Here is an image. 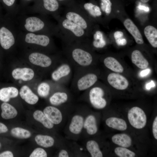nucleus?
<instances>
[{
	"label": "nucleus",
	"instance_id": "f257e3e1",
	"mask_svg": "<svg viewBox=\"0 0 157 157\" xmlns=\"http://www.w3.org/2000/svg\"><path fill=\"white\" fill-rule=\"evenodd\" d=\"M20 15L15 22L20 31L58 37L57 24L51 22L47 16L41 14L27 15L22 13Z\"/></svg>",
	"mask_w": 157,
	"mask_h": 157
},
{
	"label": "nucleus",
	"instance_id": "f03ea898",
	"mask_svg": "<svg viewBox=\"0 0 157 157\" xmlns=\"http://www.w3.org/2000/svg\"><path fill=\"white\" fill-rule=\"evenodd\" d=\"M56 20L58 22L59 30L58 37L66 44L88 40L89 37L86 32L73 22L60 16Z\"/></svg>",
	"mask_w": 157,
	"mask_h": 157
},
{
	"label": "nucleus",
	"instance_id": "7ed1b4c3",
	"mask_svg": "<svg viewBox=\"0 0 157 157\" xmlns=\"http://www.w3.org/2000/svg\"><path fill=\"white\" fill-rule=\"evenodd\" d=\"M126 119L133 132L139 137L147 139L141 134L147 129L148 124V111L138 106H132L126 111H120Z\"/></svg>",
	"mask_w": 157,
	"mask_h": 157
},
{
	"label": "nucleus",
	"instance_id": "20e7f679",
	"mask_svg": "<svg viewBox=\"0 0 157 157\" xmlns=\"http://www.w3.org/2000/svg\"><path fill=\"white\" fill-rule=\"evenodd\" d=\"M110 139L115 145L129 148L144 156L146 154L147 141L126 132H120L111 135Z\"/></svg>",
	"mask_w": 157,
	"mask_h": 157
},
{
	"label": "nucleus",
	"instance_id": "39448f33",
	"mask_svg": "<svg viewBox=\"0 0 157 157\" xmlns=\"http://www.w3.org/2000/svg\"><path fill=\"white\" fill-rule=\"evenodd\" d=\"M63 16L83 28L88 37L92 35L94 28L93 22L80 8L76 0L66 6Z\"/></svg>",
	"mask_w": 157,
	"mask_h": 157
},
{
	"label": "nucleus",
	"instance_id": "423d86ee",
	"mask_svg": "<svg viewBox=\"0 0 157 157\" xmlns=\"http://www.w3.org/2000/svg\"><path fill=\"white\" fill-rule=\"evenodd\" d=\"M88 40L66 44L65 49L66 54L82 66H89L93 61L92 55L88 48Z\"/></svg>",
	"mask_w": 157,
	"mask_h": 157
},
{
	"label": "nucleus",
	"instance_id": "0eeeda50",
	"mask_svg": "<svg viewBox=\"0 0 157 157\" xmlns=\"http://www.w3.org/2000/svg\"><path fill=\"white\" fill-rule=\"evenodd\" d=\"M104 112L103 119L107 128L113 130L126 132L136 135L131 129L126 119L120 111Z\"/></svg>",
	"mask_w": 157,
	"mask_h": 157
},
{
	"label": "nucleus",
	"instance_id": "6e6552de",
	"mask_svg": "<svg viewBox=\"0 0 157 157\" xmlns=\"http://www.w3.org/2000/svg\"><path fill=\"white\" fill-rule=\"evenodd\" d=\"M14 19L9 26H3L0 28V44L3 48L8 50L15 44L18 39L19 29H17Z\"/></svg>",
	"mask_w": 157,
	"mask_h": 157
},
{
	"label": "nucleus",
	"instance_id": "1a4fd4ad",
	"mask_svg": "<svg viewBox=\"0 0 157 157\" xmlns=\"http://www.w3.org/2000/svg\"><path fill=\"white\" fill-rule=\"evenodd\" d=\"M85 146L90 157H102L109 155L110 144L106 142L91 137L86 141Z\"/></svg>",
	"mask_w": 157,
	"mask_h": 157
},
{
	"label": "nucleus",
	"instance_id": "9d476101",
	"mask_svg": "<svg viewBox=\"0 0 157 157\" xmlns=\"http://www.w3.org/2000/svg\"><path fill=\"white\" fill-rule=\"evenodd\" d=\"M101 119L99 112L93 111L86 112L82 133H84L88 138L97 136L99 133Z\"/></svg>",
	"mask_w": 157,
	"mask_h": 157
},
{
	"label": "nucleus",
	"instance_id": "9b49d317",
	"mask_svg": "<svg viewBox=\"0 0 157 157\" xmlns=\"http://www.w3.org/2000/svg\"><path fill=\"white\" fill-rule=\"evenodd\" d=\"M61 5L57 0H40L37 8L30 11V13L46 16L51 15L56 19L60 16Z\"/></svg>",
	"mask_w": 157,
	"mask_h": 157
},
{
	"label": "nucleus",
	"instance_id": "f8f14e48",
	"mask_svg": "<svg viewBox=\"0 0 157 157\" xmlns=\"http://www.w3.org/2000/svg\"><path fill=\"white\" fill-rule=\"evenodd\" d=\"M51 37L48 35L27 32L20 30L18 39L23 40L25 42L28 44L46 48L52 44Z\"/></svg>",
	"mask_w": 157,
	"mask_h": 157
},
{
	"label": "nucleus",
	"instance_id": "ddd939ff",
	"mask_svg": "<svg viewBox=\"0 0 157 157\" xmlns=\"http://www.w3.org/2000/svg\"><path fill=\"white\" fill-rule=\"evenodd\" d=\"M86 113L78 112L72 116L67 128L69 138L76 139L81 134Z\"/></svg>",
	"mask_w": 157,
	"mask_h": 157
},
{
	"label": "nucleus",
	"instance_id": "4468645a",
	"mask_svg": "<svg viewBox=\"0 0 157 157\" xmlns=\"http://www.w3.org/2000/svg\"><path fill=\"white\" fill-rule=\"evenodd\" d=\"M104 90L101 88L95 87L91 88L88 93V99L92 107L95 110H102L107 107L108 102Z\"/></svg>",
	"mask_w": 157,
	"mask_h": 157
},
{
	"label": "nucleus",
	"instance_id": "2eb2a0df",
	"mask_svg": "<svg viewBox=\"0 0 157 157\" xmlns=\"http://www.w3.org/2000/svg\"><path fill=\"white\" fill-rule=\"evenodd\" d=\"M79 7L93 22L100 21L102 13L99 5L94 0L86 2L83 0L76 1Z\"/></svg>",
	"mask_w": 157,
	"mask_h": 157
},
{
	"label": "nucleus",
	"instance_id": "dca6fc26",
	"mask_svg": "<svg viewBox=\"0 0 157 157\" xmlns=\"http://www.w3.org/2000/svg\"><path fill=\"white\" fill-rule=\"evenodd\" d=\"M107 79L109 83L113 88L119 90L126 89L129 85L127 79L122 75L114 73L110 74Z\"/></svg>",
	"mask_w": 157,
	"mask_h": 157
},
{
	"label": "nucleus",
	"instance_id": "f3484780",
	"mask_svg": "<svg viewBox=\"0 0 157 157\" xmlns=\"http://www.w3.org/2000/svg\"><path fill=\"white\" fill-rule=\"evenodd\" d=\"M43 112L48 119L54 125L62 122L64 117L63 113L58 108L51 106L46 107Z\"/></svg>",
	"mask_w": 157,
	"mask_h": 157
},
{
	"label": "nucleus",
	"instance_id": "a211bd4d",
	"mask_svg": "<svg viewBox=\"0 0 157 157\" xmlns=\"http://www.w3.org/2000/svg\"><path fill=\"white\" fill-rule=\"evenodd\" d=\"M29 60L32 64L42 67H47L51 64L52 60L50 57L42 53L34 52L29 56Z\"/></svg>",
	"mask_w": 157,
	"mask_h": 157
},
{
	"label": "nucleus",
	"instance_id": "6ab92c4d",
	"mask_svg": "<svg viewBox=\"0 0 157 157\" xmlns=\"http://www.w3.org/2000/svg\"><path fill=\"white\" fill-rule=\"evenodd\" d=\"M112 154L118 157H136L142 156L138 152L129 148L110 144L109 154L111 155Z\"/></svg>",
	"mask_w": 157,
	"mask_h": 157
},
{
	"label": "nucleus",
	"instance_id": "aec40b11",
	"mask_svg": "<svg viewBox=\"0 0 157 157\" xmlns=\"http://www.w3.org/2000/svg\"><path fill=\"white\" fill-rule=\"evenodd\" d=\"M123 23L125 27L133 37L136 42L139 44H143L144 41L142 35L133 21L129 18H126Z\"/></svg>",
	"mask_w": 157,
	"mask_h": 157
},
{
	"label": "nucleus",
	"instance_id": "412c9836",
	"mask_svg": "<svg viewBox=\"0 0 157 157\" xmlns=\"http://www.w3.org/2000/svg\"><path fill=\"white\" fill-rule=\"evenodd\" d=\"M97 76L93 73H88L81 77L78 80L77 88L80 91H84L91 87L97 80Z\"/></svg>",
	"mask_w": 157,
	"mask_h": 157
},
{
	"label": "nucleus",
	"instance_id": "4be33fe9",
	"mask_svg": "<svg viewBox=\"0 0 157 157\" xmlns=\"http://www.w3.org/2000/svg\"><path fill=\"white\" fill-rule=\"evenodd\" d=\"M34 73L32 69L28 68H17L12 72L13 78L16 79H22L24 81H28L33 77Z\"/></svg>",
	"mask_w": 157,
	"mask_h": 157
},
{
	"label": "nucleus",
	"instance_id": "5701e85b",
	"mask_svg": "<svg viewBox=\"0 0 157 157\" xmlns=\"http://www.w3.org/2000/svg\"><path fill=\"white\" fill-rule=\"evenodd\" d=\"M19 94L22 99L30 104H34L38 101V96L26 85H24L21 87L20 90Z\"/></svg>",
	"mask_w": 157,
	"mask_h": 157
},
{
	"label": "nucleus",
	"instance_id": "b1692460",
	"mask_svg": "<svg viewBox=\"0 0 157 157\" xmlns=\"http://www.w3.org/2000/svg\"><path fill=\"white\" fill-rule=\"evenodd\" d=\"M131 59L132 63L140 69H145L149 65L148 61L138 50H134L132 52Z\"/></svg>",
	"mask_w": 157,
	"mask_h": 157
},
{
	"label": "nucleus",
	"instance_id": "393cba45",
	"mask_svg": "<svg viewBox=\"0 0 157 157\" xmlns=\"http://www.w3.org/2000/svg\"><path fill=\"white\" fill-rule=\"evenodd\" d=\"M144 35L149 43L153 47H157V29L151 25L146 26L144 30Z\"/></svg>",
	"mask_w": 157,
	"mask_h": 157
},
{
	"label": "nucleus",
	"instance_id": "a878e982",
	"mask_svg": "<svg viewBox=\"0 0 157 157\" xmlns=\"http://www.w3.org/2000/svg\"><path fill=\"white\" fill-rule=\"evenodd\" d=\"M18 91L15 87H10L4 88L0 90V100L4 102L8 101L10 98L17 97Z\"/></svg>",
	"mask_w": 157,
	"mask_h": 157
},
{
	"label": "nucleus",
	"instance_id": "bb28decb",
	"mask_svg": "<svg viewBox=\"0 0 157 157\" xmlns=\"http://www.w3.org/2000/svg\"><path fill=\"white\" fill-rule=\"evenodd\" d=\"M71 71V69L69 65L64 64L61 65L51 74L52 79L57 81L61 78L68 75Z\"/></svg>",
	"mask_w": 157,
	"mask_h": 157
},
{
	"label": "nucleus",
	"instance_id": "cd10ccee",
	"mask_svg": "<svg viewBox=\"0 0 157 157\" xmlns=\"http://www.w3.org/2000/svg\"><path fill=\"white\" fill-rule=\"evenodd\" d=\"M104 63L106 67L114 72L121 73L124 71L122 65L114 58L111 56L107 57L104 59Z\"/></svg>",
	"mask_w": 157,
	"mask_h": 157
},
{
	"label": "nucleus",
	"instance_id": "c85d7f7f",
	"mask_svg": "<svg viewBox=\"0 0 157 157\" xmlns=\"http://www.w3.org/2000/svg\"><path fill=\"white\" fill-rule=\"evenodd\" d=\"M2 112L1 115L4 119L13 118L17 115V112L15 108L10 104L4 102L1 105Z\"/></svg>",
	"mask_w": 157,
	"mask_h": 157
},
{
	"label": "nucleus",
	"instance_id": "c756f323",
	"mask_svg": "<svg viewBox=\"0 0 157 157\" xmlns=\"http://www.w3.org/2000/svg\"><path fill=\"white\" fill-rule=\"evenodd\" d=\"M67 94L64 92H58L54 93L50 98V103L54 106H58L66 103L68 99Z\"/></svg>",
	"mask_w": 157,
	"mask_h": 157
},
{
	"label": "nucleus",
	"instance_id": "7c9ffc66",
	"mask_svg": "<svg viewBox=\"0 0 157 157\" xmlns=\"http://www.w3.org/2000/svg\"><path fill=\"white\" fill-rule=\"evenodd\" d=\"M35 140L38 145L45 148L51 147L55 143L54 138L47 135H37L35 138Z\"/></svg>",
	"mask_w": 157,
	"mask_h": 157
},
{
	"label": "nucleus",
	"instance_id": "2f4dec72",
	"mask_svg": "<svg viewBox=\"0 0 157 157\" xmlns=\"http://www.w3.org/2000/svg\"><path fill=\"white\" fill-rule=\"evenodd\" d=\"M33 117L35 120L42 123L45 127L49 129L53 128L54 124L41 111L39 110L35 111L33 113Z\"/></svg>",
	"mask_w": 157,
	"mask_h": 157
},
{
	"label": "nucleus",
	"instance_id": "473e14b6",
	"mask_svg": "<svg viewBox=\"0 0 157 157\" xmlns=\"http://www.w3.org/2000/svg\"><path fill=\"white\" fill-rule=\"evenodd\" d=\"M95 31L93 33H92L93 34L92 44L93 46L97 48H103L106 46V43L103 33L99 30Z\"/></svg>",
	"mask_w": 157,
	"mask_h": 157
},
{
	"label": "nucleus",
	"instance_id": "72a5a7b5",
	"mask_svg": "<svg viewBox=\"0 0 157 157\" xmlns=\"http://www.w3.org/2000/svg\"><path fill=\"white\" fill-rule=\"evenodd\" d=\"M11 133L13 136L21 139L29 138L31 135L29 131L20 127H15L12 129L11 131Z\"/></svg>",
	"mask_w": 157,
	"mask_h": 157
},
{
	"label": "nucleus",
	"instance_id": "f704fd0d",
	"mask_svg": "<svg viewBox=\"0 0 157 157\" xmlns=\"http://www.w3.org/2000/svg\"><path fill=\"white\" fill-rule=\"evenodd\" d=\"M50 90V87L49 84L43 82L38 86L37 92L40 96L45 97L49 95Z\"/></svg>",
	"mask_w": 157,
	"mask_h": 157
},
{
	"label": "nucleus",
	"instance_id": "c9c22d12",
	"mask_svg": "<svg viewBox=\"0 0 157 157\" xmlns=\"http://www.w3.org/2000/svg\"><path fill=\"white\" fill-rule=\"evenodd\" d=\"M151 131L153 141L155 143L157 141V114L155 112L151 124Z\"/></svg>",
	"mask_w": 157,
	"mask_h": 157
},
{
	"label": "nucleus",
	"instance_id": "e433bc0d",
	"mask_svg": "<svg viewBox=\"0 0 157 157\" xmlns=\"http://www.w3.org/2000/svg\"><path fill=\"white\" fill-rule=\"evenodd\" d=\"M47 155L46 151L43 149L38 148L33 151L30 157H46Z\"/></svg>",
	"mask_w": 157,
	"mask_h": 157
},
{
	"label": "nucleus",
	"instance_id": "4c0bfd02",
	"mask_svg": "<svg viewBox=\"0 0 157 157\" xmlns=\"http://www.w3.org/2000/svg\"><path fill=\"white\" fill-rule=\"evenodd\" d=\"M71 152L67 149L62 148L59 151L58 156L59 157H69L72 156Z\"/></svg>",
	"mask_w": 157,
	"mask_h": 157
},
{
	"label": "nucleus",
	"instance_id": "58836bf2",
	"mask_svg": "<svg viewBox=\"0 0 157 157\" xmlns=\"http://www.w3.org/2000/svg\"><path fill=\"white\" fill-rule=\"evenodd\" d=\"M115 40L116 44L119 46H124L127 43L126 40L123 37Z\"/></svg>",
	"mask_w": 157,
	"mask_h": 157
},
{
	"label": "nucleus",
	"instance_id": "ea45409f",
	"mask_svg": "<svg viewBox=\"0 0 157 157\" xmlns=\"http://www.w3.org/2000/svg\"><path fill=\"white\" fill-rule=\"evenodd\" d=\"M4 3L7 6L9 7H13L14 11L17 15V13L13 7L14 6L16 0H2Z\"/></svg>",
	"mask_w": 157,
	"mask_h": 157
},
{
	"label": "nucleus",
	"instance_id": "a19ab883",
	"mask_svg": "<svg viewBox=\"0 0 157 157\" xmlns=\"http://www.w3.org/2000/svg\"><path fill=\"white\" fill-rule=\"evenodd\" d=\"M62 5L67 6L73 3L75 0H57Z\"/></svg>",
	"mask_w": 157,
	"mask_h": 157
},
{
	"label": "nucleus",
	"instance_id": "79ce46f5",
	"mask_svg": "<svg viewBox=\"0 0 157 157\" xmlns=\"http://www.w3.org/2000/svg\"><path fill=\"white\" fill-rule=\"evenodd\" d=\"M13 153L10 151H6L0 154V157H13Z\"/></svg>",
	"mask_w": 157,
	"mask_h": 157
},
{
	"label": "nucleus",
	"instance_id": "37998d69",
	"mask_svg": "<svg viewBox=\"0 0 157 157\" xmlns=\"http://www.w3.org/2000/svg\"><path fill=\"white\" fill-rule=\"evenodd\" d=\"M124 36L123 33L120 31H117L114 33V37L115 40L122 37Z\"/></svg>",
	"mask_w": 157,
	"mask_h": 157
},
{
	"label": "nucleus",
	"instance_id": "c03bdc74",
	"mask_svg": "<svg viewBox=\"0 0 157 157\" xmlns=\"http://www.w3.org/2000/svg\"><path fill=\"white\" fill-rule=\"evenodd\" d=\"M8 130L7 127L5 125L0 122V133H6Z\"/></svg>",
	"mask_w": 157,
	"mask_h": 157
},
{
	"label": "nucleus",
	"instance_id": "a18cd8bd",
	"mask_svg": "<svg viewBox=\"0 0 157 157\" xmlns=\"http://www.w3.org/2000/svg\"><path fill=\"white\" fill-rule=\"evenodd\" d=\"M151 70L149 69H147L141 71L140 75L142 77H144L147 75L150 72Z\"/></svg>",
	"mask_w": 157,
	"mask_h": 157
},
{
	"label": "nucleus",
	"instance_id": "49530a36",
	"mask_svg": "<svg viewBox=\"0 0 157 157\" xmlns=\"http://www.w3.org/2000/svg\"><path fill=\"white\" fill-rule=\"evenodd\" d=\"M155 86V84L153 81H151L150 82L146 84V88L147 89L149 90L152 87H153Z\"/></svg>",
	"mask_w": 157,
	"mask_h": 157
},
{
	"label": "nucleus",
	"instance_id": "de8ad7c7",
	"mask_svg": "<svg viewBox=\"0 0 157 157\" xmlns=\"http://www.w3.org/2000/svg\"><path fill=\"white\" fill-rule=\"evenodd\" d=\"M142 2L146 3L149 2L150 0H139Z\"/></svg>",
	"mask_w": 157,
	"mask_h": 157
},
{
	"label": "nucleus",
	"instance_id": "09e8293b",
	"mask_svg": "<svg viewBox=\"0 0 157 157\" xmlns=\"http://www.w3.org/2000/svg\"><path fill=\"white\" fill-rule=\"evenodd\" d=\"M24 0L27 1H31V0Z\"/></svg>",
	"mask_w": 157,
	"mask_h": 157
},
{
	"label": "nucleus",
	"instance_id": "8fccbe9b",
	"mask_svg": "<svg viewBox=\"0 0 157 157\" xmlns=\"http://www.w3.org/2000/svg\"><path fill=\"white\" fill-rule=\"evenodd\" d=\"M1 144L0 143V148H1Z\"/></svg>",
	"mask_w": 157,
	"mask_h": 157
}]
</instances>
